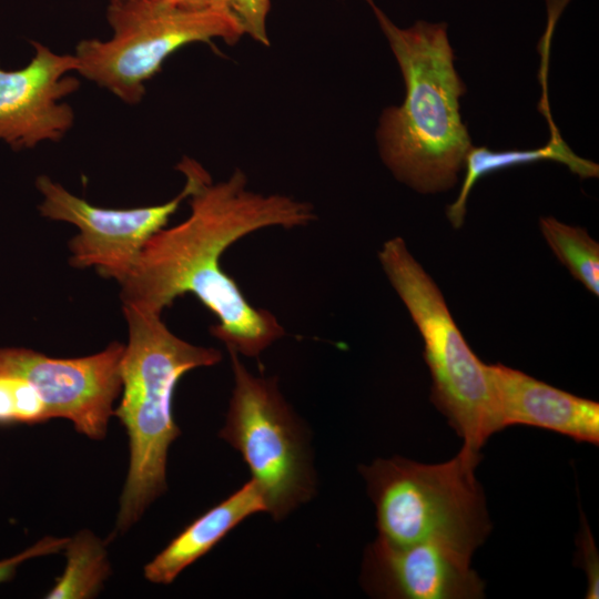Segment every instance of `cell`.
Returning <instances> with one entry per match:
<instances>
[{"label":"cell","mask_w":599,"mask_h":599,"mask_svg":"<svg viewBox=\"0 0 599 599\" xmlns=\"http://www.w3.org/2000/svg\"><path fill=\"white\" fill-rule=\"evenodd\" d=\"M124 344L113 342L93 355L54 358L21 347H0V376L26 379L44 402L50 419L63 418L74 429L102 440L122 390Z\"/></svg>","instance_id":"8"},{"label":"cell","mask_w":599,"mask_h":599,"mask_svg":"<svg viewBox=\"0 0 599 599\" xmlns=\"http://www.w3.org/2000/svg\"><path fill=\"white\" fill-rule=\"evenodd\" d=\"M378 258L423 337L433 379L432 402L463 439L461 448L480 455L487 439L500 430L487 364L471 351L438 286L402 237L386 241Z\"/></svg>","instance_id":"5"},{"label":"cell","mask_w":599,"mask_h":599,"mask_svg":"<svg viewBox=\"0 0 599 599\" xmlns=\"http://www.w3.org/2000/svg\"><path fill=\"white\" fill-rule=\"evenodd\" d=\"M375 12L403 72L406 98L384 111L378 129L382 158L394 175L422 193L457 182L471 142L459 113L465 85L454 68L446 24L418 21L396 27Z\"/></svg>","instance_id":"2"},{"label":"cell","mask_w":599,"mask_h":599,"mask_svg":"<svg viewBox=\"0 0 599 599\" xmlns=\"http://www.w3.org/2000/svg\"><path fill=\"white\" fill-rule=\"evenodd\" d=\"M69 538L45 536L24 550L0 560V583L11 580L18 568L26 561L53 555L64 549Z\"/></svg>","instance_id":"20"},{"label":"cell","mask_w":599,"mask_h":599,"mask_svg":"<svg viewBox=\"0 0 599 599\" xmlns=\"http://www.w3.org/2000/svg\"><path fill=\"white\" fill-rule=\"evenodd\" d=\"M176 169L186 180L191 213L144 244L120 284L122 306L161 315L179 296L191 293L217 318L210 327L212 336L229 352L257 357L285 329L272 312L247 301L222 268L221 257L253 232L308 225L316 219L314 209L287 195L248 190L246 175L238 169L219 183L190 158L184 156Z\"/></svg>","instance_id":"1"},{"label":"cell","mask_w":599,"mask_h":599,"mask_svg":"<svg viewBox=\"0 0 599 599\" xmlns=\"http://www.w3.org/2000/svg\"><path fill=\"white\" fill-rule=\"evenodd\" d=\"M129 339L121 361V400L113 412L126 430L129 468L114 534H124L167 488L171 444L181 435L173 415L179 380L190 370L222 361L213 347L173 334L161 315L122 306Z\"/></svg>","instance_id":"3"},{"label":"cell","mask_w":599,"mask_h":599,"mask_svg":"<svg viewBox=\"0 0 599 599\" xmlns=\"http://www.w3.org/2000/svg\"><path fill=\"white\" fill-rule=\"evenodd\" d=\"M581 527L576 540L577 560L587 577V590L585 598H599V556L591 530L581 514Z\"/></svg>","instance_id":"19"},{"label":"cell","mask_w":599,"mask_h":599,"mask_svg":"<svg viewBox=\"0 0 599 599\" xmlns=\"http://www.w3.org/2000/svg\"><path fill=\"white\" fill-rule=\"evenodd\" d=\"M123 1H133V0H111V2H123Z\"/></svg>","instance_id":"22"},{"label":"cell","mask_w":599,"mask_h":599,"mask_svg":"<svg viewBox=\"0 0 599 599\" xmlns=\"http://www.w3.org/2000/svg\"><path fill=\"white\" fill-rule=\"evenodd\" d=\"M263 511L266 512L263 493L251 479L176 535L144 566V578L156 585L172 583L243 520Z\"/></svg>","instance_id":"13"},{"label":"cell","mask_w":599,"mask_h":599,"mask_svg":"<svg viewBox=\"0 0 599 599\" xmlns=\"http://www.w3.org/2000/svg\"><path fill=\"white\" fill-rule=\"evenodd\" d=\"M227 8L235 16L243 32L253 40L268 45L266 17L270 0H227Z\"/></svg>","instance_id":"18"},{"label":"cell","mask_w":599,"mask_h":599,"mask_svg":"<svg viewBox=\"0 0 599 599\" xmlns=\"http://www.w3.org/2000/svg\"><path fill=\"white\" fill-rule=\"evenodd\" d=\"M31 43L35 53L27 67L0 68V140L14 150L57 142L74 122L73 110L60 100L79 88V80L68 75L78 70L75 55Z\"/></svg>","instance_id":"10"},{"label":"cell","mask_w":599,"mask_h":599,"mask_svg":"<svg viewBox=\"0 0 599 599\" xmlns=\"http://www.w3.org/2000/svg\"><path fill=\"white\" fill-rule=\"evenodd\" d=\"M480 455L464 449L448 461L378 458L359 471L375 505L378 538L393 545L448 544L473 555L490 532Z\"/></svg>","instance_id":"4"},{"label":"cell","mask_w":599,"mask_h":599,"mask_svg":"<svg viewBox=\"0 0 599 599\" xmlns=\"http://www.w3.org/2000/svg\"><path fill=\"white\" fill-rule=\"evenodd\" d=\"M540 160H556L569 166L581 177L597 176L598 165L575 155L564 143L559 133L552 130L551 141L544 148L525 151L493 152L487 148L471 146L465 159L466 174L457 200L447 207V216L457 229L464 222L466 202L474 184L484 175L514 165Z\"/></svg>","instance_id":"14"},{"label":"cell","mask_w":599,"mask_h":599,"mask_svg":"<svg viewBox=\"0 0 599 599\" xmlns=\"http://www.w3.org/2000/svg\"><path fill=\"white\" fill-rule=\"evenodd\" d=\"M172 2L189 9L227 8V0H171ZM230 10V9H229Z\"/></svg>","instance_id":"21"},{"label":"cell","mask_w":599,"mask_h":599,"mask_svg":"<svg viewBox=\"0 0 599 599\" xmlns=\"http://www.w3.org/2000/svg\"><path fill=\"white\" fill-rule=\"evenodd\" d=\"M500 430L524 425L598 445L599 404L500 363L488 365Z\"/></svg>","instance_id":"12"},{"label":"cell","mask_w":599,"mask_h":599,"mask_svg":"<svg viewBox=\"0 0 599 599\" xmlns=\"http://www.w3.org/2000/svg\"><path fill=\"white\" fill-rule=\"evenodd\" d=\"M35 184L43 195L39 206L41 215L74 224L80 230L69 242L70 264L78 268L94 266L100 275L120 284L131 272L144 244L167 224L189 196V187L184 185L177 196L163 204L105 209L71 194L47 175H40Z\"/></svg>","instance_id":"9"},{"label":"cell","mask_w":599,"mask_h":599,"mask_svg":"<svg viewBox=\"0 0 599 599\" xmlns=\"http://www.w3.org/2000/svg\"><path fill=\"white\" fill-rule=\"evenodd\" d=\"M234 386L219 436L235 448L263 493L266 512L282 520L316 488L306 428L275 377L252 374L229 352Z\"/></svg>","instance_id":"7"},{"label":"cell","mask_w":599,"mask_h":599,"mask_svg":"<svg viewBox=\"0 0 599 599\" xmlns=\"http://www.w3.org/2000/svg\"><path fill=\"white\" fill-rule=\"evenodd\" d=\"M471 556L438 541L393 545L377 538L365 550L362 583L378 598H483L485 583L470 566Z\"/></svg>","instance_id":"11"},{"label":"cell","mask_w":599,"mask_h":599,"mask_svg":"<svg viewBox=\"0 0 599 599\" xmlns=\"http://www.w3.org/2000/svg\"><path fill=\"white\" fill-rule=\"evenodd\" d=\"M540 230L557 258L593 295L599 294V244L586 230L541 217Z\"/></svg>","instance_id":"16"},{"label":"cell","mask_w":599,"mask_h":599,"mask_svg":"<svg viewBox=\"0 0 599 599\" xmlns=\"http://www.w3.org/2000/svg\"><path fill=\"white\" fill-rule=\"evenodd\" d=\"M108 20L111 39L78 43L77 72L129 104L141 101L145 82L181 47L214 38L233 43L244 33L226 8L196 10L171 0L110 2Z\"/></svg>","instance_id":"6"},{"label":"cell","mask_w":599,"mask_h":599,"mask_svg":"<svg viewBox=\"0 0 599 599\" xmlns=\"http://www.w3.org/2000/svg\"><path fill=\"white\" fill-rule=\"evenodd\" d=\"M67 564L47 599H90L102 590L112 569L105 542L88 529L78 531L64 547Z\"/></svg>","instance_id":"15"},{"label":"cell","mask_w":599,"mask_h":599,"mask_svg":"<svg viewBox=\"0 0 599 599\" xmlns=\"http://www.w3.org/2000/svg\"><path fill=\"white\" fill-rule=\"evenodd\" d=\"M49 410L37 390L18 376H0V426L42 424Z\"/></svg>","instance_id":"17"}]
</instances>
